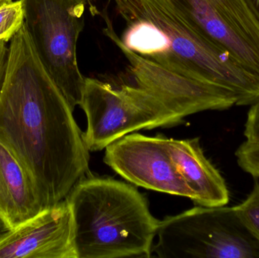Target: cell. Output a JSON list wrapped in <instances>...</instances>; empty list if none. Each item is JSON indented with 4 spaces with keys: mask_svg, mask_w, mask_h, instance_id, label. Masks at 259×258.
Masks as SVG:
<instances>
[{
    "mask_svg": "<svg viewBox=\"0 0 259 258\" xmlns=\"http://www.w3.org/2000/svg\"><path fill=\"white\" fill-rule=\"evenodd\" d=\"M0 95V141L33 180L42 208L66 198L89 171L90 151L69 103L23 24L9 44Z\"/></svg>",
    "mask_w": 259,
    "mask_h": 258,
    "instance_id": "obj_1",
    "label": "cell"
},
{
    "mask_svg": "<svg viewBox=\"0 0 259 258\" xmlns=\"http://www.w3.org/2000/svg\"><path fill=\"white\" fill-rule=\"evenodd\" d=\"M126 28L123 45L143 59L189 78L225 88L236 106L259 99V77L202 36L164 0H115Z\"/></svg>",
    "mask_w": 259,
    "mask_h": 258,
    "instance_id": "obj_2",
    "label": "cell"
},
{
    "mask_svg": "<svg viewBox=\"0 0 259 258\" xmlns=\"http://www.w3.org/2000/svg\"><path fill=\"white\" fill-rule=\"evenodd\" d=\"M77 258L149 257L160 221L128 183L84 176L66 197Z\"/></svg>",
    "mask_w": 259,
    "mask_h": 258,
    "instance_id": "obj_3",
    "label": "cell"
},
{
    "mask_svg": "<svg viewBox=\"0 0 259 258\" xmlns=\"http://www.w3.org/2000/svg\"><path fill=\"white\" fill-rule=\"evenodd\" d=\"M80 106L88 120L83 139L90 151L105 149L117 139L142 129L184 123V118L158 97L135 83L116 86L86 77Z\"/></svg>",
    "mask_w": 259,
    "mask_h": 258,
    "instance_id": "obj_4",
    "label": "cell"
},
{
    "mask_svg": "<svg viewBox=\"0 0 259 258\" xmlns=\"http://www.w3.org/2000/svg\"><path fill=\"white\" fill-rule=\"evenodd\" d=\"M152 247L161 258H259V241L234 207L197 206L160 221Z\"/></svg>",
    "mask_w": 259,
    "mask_h": 258,
    "instance_id": "obj_5",
    "label": "cell"
},
{
    "mask_svg": "<svg viewBox=\"0 0 259 258\" xmlns=\"http://www.w3.org/2000/svg\"><path fill=\"white\" fill-rule=\"evenodd\" d=\"M24 24L38 57L73 111L80 106L85 78L77 45L88 0H21Z\"/></svg>",
    "mask_w": 259,
    "mask_h": 258,
    "instance_id": "obj_6",
    "label": "cell"
},
{
    "mask_svg": "<svg viewBox=\"0 0 259 258\" xmlns=\"http://www.w3.org/2000/svg\"><path fill=\"white\" fill-rule=\"evenodd\" d=\"M191 27L259 77V21L246 0H164Z\"/></svg>",
    "mask_w": 259,
    "mask_h": 258,
    "instance_id": "obj_7",
    "label": "cell"
},
{
    "mask_svg": "<svg viewBox=\"0 0 259 258\" xmlns=\"http://www.w3.org/2000/svg\"><path fill=\"white\" fill-rule=\"evenodd\" d=\"M103 18L106 25L103 33L128 61L135 84L150 91L181 118L204 111L227 110L236 106L237 99L231 91L175 74L133 53L123 45L109 15L103 13Z\"/></svg>",
    "mask_w": 259,
    "mask_h": 258,
    "instance_id": "obj_8",
    "label": "cell"
},
{
    "mask_svg": "<svg viewBox=\"0 0 259 258\" xmlns=\"http://www.w3.org/2000/svg\"><path fill=\"white\" fill-rule=\"evenodd\" d=\"M168 138L133 133L117 139L105 149L104 162L132 184L191 199L169 148Z\"/></svg>",
    "mask_w": 259,
    "mask_h": 258,
    "instance_id": "obj_9",
    "label": "cell"
},
{
    "mask_svg": "<svg viewBox=\"0 0 259 258\" xmlns=\"http://www.w3.org/2000/svg\"><path fill=\"white\" fill-rule=\"evenodd\" d=\"M0 258H77L67 198L2 233Z\"/></svg>",
    "mask_w": 259,
    "mask_h": 258,
    "instance_id": "obj_10",
    "label": "cell"
},
{
    "mask_svg": "<svg viewBox=\"0 0 259 258\" xmlns=\"http://www.w3.org/2000/svg\"><path fill=\"white\" fill-rule=\"evenodd\" d=\"M177 169L191 192L195 203L204 207L225 206L230 201L226 182L204 154L199 138L169 139Z\"/></svg>",
    "mask_w": 259,
    "mask_h": 258,
    "instance_id": "obj_11",
    "label": "cell"
},
{
    "mask_svg": "<svg viewBox=\"0 0 259 258\" xmlns=\"http://www.w3.org/2000/svg\"><path fill=\"white\" fill-rule=\"evenodd\" d=\"M42 208L33 180L15 154L0 141V218L8 230Z\"/></svg>",
    "mask_w": 259,
    "mask_h": 258,
    "instance_id": "obj_12",
    "label": "cell"
},
{
    "mask_svg": "<svg viewBox=\"0 0 259 258\" xmlns=\"http://www.w3.org/2000/svg\"><path fill=\"white\" fill-rule=\"evenodd\" d=\"M24 22L21 0L12 2L0 8V40L10 41Z\"/></svg>",
    "mask_w": 259,
    "mask_h": 258,
    "instance_id": "obj_13",
    "label": "cell"
},
{
    "mask_svg": "<svg viewBox=\"0 0 259 258\" xmlns=\"http://www.w3.org/2000/svg\"><path fill=\"white\" fill-rule=\"evenodd\" d=\"M236 211L246 228L259 241V183L256 182L253 189L246 200L235 206Z\"/></svg>",
    "mask_w": 259,
    "mask_h": 258,
    "instance_id": "obj_14",
    "label": "cell"
},
{
    "mask_svg": "<svg viewBox=\"0 0 259 258\" xmlns=\"http://www.w3.org/2000/svg\"><path fill=\"white\" fill-rule=\"evenodd\" d=\"M237 164L242 170L259 178V144L245 141L235 152Z\"/></svg>",
    "mask_w": 259,
    "mask_h": 258,
    "instance_id": "obj_15",
    "label": "cell"
},
{
    "mask_svg": "<svg viewBox=\"0 0 259 258\" xmlns=\"http://www.w3.org/2000/svg\"><path fill=\"white\" fill-rule=\"evenodd\" d=\"M246 141L259 144V99L250 106L244 126Z\"/></svg>",
    "mask_w": 259,
    "mask_h": 258,
    "instance_id": "obj_16",
    "label": "cell"
},
{
    "mask_svg": "<svg viewBox=\"0 0 259 258\" xmlns=\"http://www.w3.org/2000/svg\"><path fill=\"white\" fill-rule=\"evenodd\" d=\"M7 42L5 40H0V95L6 81L9 64V46H8Z\"/></svg>",
    "mask_w": 259,
    "mask_h": 258,
    "instance_id": "obj_17",
    "label": "cell"
},
{
    "mask_svg": "<svg viewBox=\"0 0 259 258\" xmlns=\"http://www.w3.org/2000/svg\"><path fill=\"white\" fill-rule=\"evenodd\" d=\"M246 2L259 21V0H246Z\"/></svg>",
    "mask_w": 259,
    "mask_h": 258,
    "instance_id": "obj_18",
    "label": "cell"
},
{
    "mask_svg": "<svg viewBox=\"0 0 259 258\" xmlns=\"http://www.w3.org/2000/svg\"><path fill=\"white\" fill-rule=\"evenodd\" d=\"M7 230V227H6V226L5 225L4 223H3V221H2L1 218H0V235L4 233V232L6 231Z\"/></svg>",
    "mask_w": 259,
    "mask_h": 258,
    "instance_id": "obj_19",
    "label": "cell"
},
{
    "mask_svg": "<svg viewBox=\"0 0 259 258\" xmlns=\"http://www.w3.org/2000/svg\"><path fill=\"white\" fill-rule=\"evenodd\" d=\"M12 2H13L12 0H0V8L6 6V5L10 4Z\"/></svg>",
    "mask_w": 259,
    "mask_h": 258,
    "instance_id": "obj_20",
    "label": "cell"
},
{
    "mask_svg": "<svg viewBox=\"0 0 259 258\" xmlns=\"http://www.w3.org/2000/svg\"><path fill=\"white\" fill-rule=\"evenodd\" d=\"M88 1H91V0H88Z\"/></svg>",
    "mask_w": 259,
    "mask_h": 258,
    "instance_id": "obj_21",
    "label": "cell"
}]
</instances>
